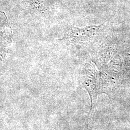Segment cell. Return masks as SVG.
<instances>
[{
  "mask_svg": "<svg viewBox=\"0 0 130 130\" xmlns=\"http://www.w3.org/2000/svg\"><path fill=\"white\" fill-rule=\"evenodd\" d=\"M27 3L32 8L36 10L38 12L43 13L46 8L43 4V0H22Z\"/></svg>",
  "mask_w": 130,
  "mask_h": 130,
  "instance_id": "cell-4",
  "label": "cell"
},
{
  "mask_svg": "<svg viewBox=\"0 0 130 130\" xmlns=\"http://www.w3.org/2000/svg\"><path fill=\"white\" fill-rule=\"evenodd\" d=\"M103 29V24L92 25L82 28L72 27L66 32L62 40L75 44L90 42L97 38Z\"/></svg>",
  "mask_w": 130,
  "mask_h": 130,
  "instance_id": "cell-1",
  "label": "cell"
},
{
  "mask_svg": "<svg viewBox=\"0 0 130 130\" xmlns=\"http://www.w3.org/2000/svg\"><path fill=\"white\" fill-rule=\"evenodd\" d=\"M82 83L91 99L95 98L101 90V76L94 65L89 62L84 65L82 71Z\"/></svg>",
  "mask_w": 130,
  "mask_h": 130,
  "instance_id": "cell-2",
  "label": "cell"
},
{
  "mask_svg": "<svg viewBox=\"0 0 130 130\" xmlns=\"http://www.w3.org/2000/svg\"><path fill=\"white\" fill-rule=\"evenodd\" d=\"M12 28L5 13L0 10V64L4 60L12 40Z\"/></svg>",
  "mask_w": 130,
  "mask_h": 130,
  "instance_id": "cell-3",
  "label": "cell"
}]
</instances>
